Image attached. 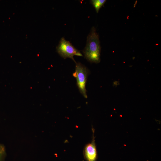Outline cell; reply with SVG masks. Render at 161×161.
Segmentation results:
<instances>
[{
  "label": "cell",
  "mask_w": 161,
  "mask_h": 161,
  "mask_svg": "<svg viewBox=\"0 0 161 161\" xmlns=\"http://www.w3.org/2000/svg\"><path fill=\"white\" fill-rule=\"evenodd\" d=\"M57 51L59 54L64 59L69 58L75 63L73 58L74 55L82 56L80 51L76 49L69 41L62 37L60 40L57 46Z\"/></svg>",
  "instance_id": "obj_3"
},
{
  "label": "cell",
  "mask_w": 161,
  "mask_h": 161,
  "mask_svg": "<svg viewBox=\"0 0 161 161\" xmlns=\"http://www.w3.org/2000/svg\"><path fill=\"white\" fill-rule=\"evenodd\" d=\"M94 138L92 142L86 145L84 150V154L87 161H95L97 151Z\"/></svg>",
  "instance_id": "obj_4"
},
{
  "label": "cell",
  "mask_w": 161,
  "mask_h": 161,
  "mask_svg": "<svg viewBox=\"0 0 161 161\" xmlns=\"http://www.w3.org/2000/svg\"><path fill=\"white\" fill-rule=\"evenodd\" d=\"M5 150L3 146L0 144V161H3L5 155Z\"/></svg>",
  "instance_id": "obj_6"
},
{
  "label": "cell",
  "mask_w": 161,
  "mask_h": 161,
  "mask_svg": "<svg viewBox=\"0 0 161 161\" xmlns=\"http://www.w3.org/2000/svg\"><path fill=\"white\" fill-rule=\"evenodd\" d=\"M106 1V0H92L90 1V2L95 8L97 13H98Z\"/></svg>",
  "instance_id": "obj_5"
},
{
  "label": "cell",
  "mask_w": 161,
  "mask_h": 161,
  "mask_svg": "<svg viewBox=\"0 0 161 161\" xmlns=\"http://www.w3.org/2000/svg\"><path fill=\"white\" fill-rule=\"evenodd\" d=\"M88 73V69L80 63H76L75 71L73 75L76 79L80 92L85 98L87 97L86 85Z\"/></svg>",
  "instance_id": "obj_2"
},
{
  "label": "cell",
  "mask_w": 161,
  "mask_h": 161,
  "mask_svg": "<svg viewBox=\"0 0 161 161\" xmlns=\"http://www.w3.org/2000/svg\"><path fill=\"white\" fill-rule=\"evenodd\" d=\"M83 52L88 61L95 63L100 62V47L99 37L94 27L87 36L86 45Z\"/></svg>",
  "instance_id": "obj_1"
}]
</instances>
